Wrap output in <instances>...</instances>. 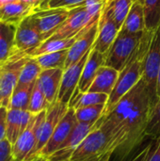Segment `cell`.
<instances>
[{
  "label": "cell",
  "mask_w": 160,
  "mask_h": 161,
  "mask_svg": "<svg viewBox=\"0 0 160 161\" xmlns=\"http://www.w3.org/2000/svg\"><path fill=\"white\" fill-rule=\"evenodd\" d=\"M157 102L141 78L110 113L99 120L100 127L109 137L108 153L123 159L141 143Z\"/></svg>",
  "instance_id": "1"
},
{
  "label": "cell",
  "mask_w": 160,
  "mask_h": 161,
  "mask_svg": "<svg viewBox=\"0 0 160 161\" xmlns=\"http://www.w3.org/2000/svg\"><path fill=\"white\" fill-rule=\"evenodd\" d=\"M156 30V29H155ZM155 30L145 29L140 45L136 49L134 55L126 64V66L120 72L115 87L108 97L103 116H107L112 111L120 100L128 93L141 79L143 73V63L148 49L150 47Z\"/></svg>",
  "instance_id": "2"
},
{
  "label": "cell",
  "mask_w": 160,
  "mask_h": 161,
  "mask_svg": "<svg viewBox=\"0 0 160 161\" xmlns=\"http://www.w3.org/2000/svg\"><path fill=\"white\" fill-rule=\"evenodd\" d=\"M142 35L143 31L138 33L119 32L113 44L105 54V65L121 72L126 66L136 49L140 45Z\"/></svg>",
  "instance_id": "3"
},
{
  "label": "cell",
  "mask_w": 160,
  "mask_h": 161,
  "mask_svg": "<svg viewBox=\"0 0 160 161\" xmlns=\"http://www.w3.org/2000/svg\"><path fill=\"white\" fill-rule=\"evenodd\" d=\"M28 56L17 54L0 65V107L8 108L11 96L18 85L22 68Z\"/></svg>",
  "instance_id": "4"
},
{
  "label": "cell",
  "mask_w": 160,
  "mask_h": 161,
  "mask_svg": "<svg viewBox=\"0 0 160 161\" xmlns=\"http://www.w3.org/2000/svg\"><path fill=\"white\" fill-rule=\"evenodd\" d=\"M109 137L100 126L91 131L79 144L69 161H97L108 154ZM111 154V153H110Z\"/></svg>",
  "instance_id": "5"
},
{
  "label": "cell",
  "mask_w": 160,
  "mask_h": 161,
  "mask_svg": "<svg viewBox=\"0 0 160 161\" xmlns=\"http://www.w3.org/2000/svg\"><path fill=\"white\" fill-rule=\"evenodd\" d=\"M68 109V105H65L58 101L55 102L49 107V108L46 110L45 118L39 128L37 143L26 161H31L39 158V154L49 142L57 125L64 117Z\"/></svg>",
  "instance_id": "6"
},
{
  "label": "cell",
  "mask_w": 160,
  "mask_h": 161,
  "mask_svg": "<svg viewBox=\"0 0 160 161\" xmlns=\"http://www.w3.org/2000/svg\"><path fill=\"white\" fill-rule=\"evenodd\" d=\"M160 67V24L156 28L150 47L146 54L143 63L142 79L145 82L152 95L158 100L157 96V84Z\"/></svg>",
  "instance_id": "7"
},
{
  "label": "cell",
  "mask_w": 160,
  "mask_h": 161,
  "mask_svg": "<svg viewBox=\"0 0 160 161\" xmlns=\"http://www.w3.org/2000/svg\"><path fill=\"white\" fill-rule=\"evenodd\" d=\"M46 115V110L34 115L27 127L12 144V155L16 161H26L32 153L38 139L39 128Z\"/></svg>",
  "instance_id": "8"
},
{
  "label": "cell",
  "mask_w": 160,
  "mask_h": 161,
  "mask_svg": "<svg viewBox=\"0 0 160 161\" xmlns=\"http://www.w3.org/2000/svg\"><path fill=\"white\" fill-rule=\"evenodd\" d=\"M30 15L25 18L17 26L14 41V56L17 54L28 56L44 42Z\"/></svg>",
  "instance_id": "9"
},
{
  "label": "cell",
  "mask_w": 160,
  "mask_h": 161,
  "mask_svg": "<svg viewBox=\"0 0 160 161\" xmlns=\"http://www.w3.org/2000/svg\"><path fill=\"white\" fill-rule=\"evenodd\" d=\"M100 126V122L95 124L88 123H77L68 139L60 145V147L51 156H49L46 160L48 161H69L74 152L83 142V140L94 129Z\"/></svg>",
  "instance_id": "10"
},
{
  "label": "cell",
  "mask_w": 160,
  "mask_h": 161,
  "mask_svg": "<svg viewBox=\"0 0 160 161\" xmlns=\"http://www.w3.org/2000/svg\"><path fill=\"white\" fill-rule=\"evenodd\" d=\"M70 10L64 8H52L37 10L33 12L30 17L41 33L43 41L48 40L58 27L66 21Z\"/></svg>",
  "instance_id": "11"
},
{
  "label": "cell",
  "mask_w": 160,
  "mask_h": 161,
  "mask_svg": "<svg viewBox=\"0 0 160 161\" xmlns=\"http://www.w3.org/2000/svg\"><path fill=\"white\" fill-rule=\"evenodd\" d=\"M100 17V16H99ZM97 18H91L84 6L70 10L66 21L58 27V29L49 39H67L78 35L81 31L92 25Z\"/></svg>",
  "instance_id": "12"
},
{
  "label": "cell",
  "mask_w": 160,
  "mask_h": 161,
  "mask_svg": "<svg viewBox=\"0 0 160 161\" xmlns=\"http://www.w3.org/2000/svg\"><path fill=\"white\" fill-rule=\"evenodd\" d=\"M77 123L78 122L75 117L74 109L69 108L64 117L57 125L49 142L39 154V158L46 159L49 156L54 154L60 147V145L68 139Z\"/></svg>",
  "instance_id": "13"
},
{
  "label": "cell",
  "mask_w": 160,
  "mask_h": 161,
  "mask_svg": "<svg viewBox=\"0 0 160 161\" xmlns=\"http://www.w3.org/2000/svg\"><path fill=\"white\" fill-rule=\"evenodd\" d=\"M119 32L120 29L112 19L109 9L106 4L99 17L97 38L92 48L102 54H106L113 44Z\"/></svg>",
  "instance_id": "14"
},
{
  "label": "cell",
  "mask_w": 160,
  "mask_h": 161,
  "mask_svg": "<svg viewBox=\"0 0 160 161\" xmlns=\"http://www.w3.org/2000/svg\"><path fill=\"white\" fill-rule=\"evenodd\" d=\"M91 51V50H90L80 60L71 65L70 67L64 69L57 101L63 103L65 105L69 104L72 96L74 95L75 90L78 87L82 71L84 69V66L86 64V61Z\"/></svg>",
  "instance_id": "15"
},
{
  "label": "cell",
  "mask_w": 160,
  "mask_h": 161,
  "mask_svg": "<svg viewBox=\"0 0 160 161\" xmlns=\"http://www.w3.org/2000/svg\"><path fill=\"white\" fill-rule=\"evenodd\" d=\"M98 23H99V19L96 20L92 25H91L88 28L84 29L79 34L74 43L68 51V56H67L64 69L70 67L71 65L80 60L90 50L92 49L93 44L97 38Z\"/></svg>",
  "instance_id": "16"
},
{
  "label": "cell",
  "mask_w": 160,
  "mask_h": 161,
  "mask_svg": "<svg viewBox=\"0 0 160 161\" xmlns=\"http://www.w3.org/2000/svg\"><path fill=\"white\" fill-rule=\"evenodd\" d=\"M63 71V69L42 70L36 81V84L50 105L54 104L58 100Z\"/></svg>",
  "instance_id": "17"
},
{
  "label": "cell",
  "mask_w": 160,
  "mask_h": 161,
  "mask_svg": "<svg viewBox=\"0 0 160 161\" xmlns=\"http://www.w3.org/2000/svg\"><path fill=\"white\" fill-rule=\"evenodd\" d=\"M34 115L28 110L8 109L7 117V135L6 139L12 144L17 141L22 132L27 127Z\"/></svg>",
  "instance_id": "18"
},
{
  "label": "cell",
  "mask_w": 160,
  "mask_h": 161,
  "mask_svg": "<svg viewBox=\"0 0 160 161\" xmlns=\"http://www.w3.org/2000/svg\"><path fill=\"white\" fill-rule=\"evenodd\" d=\"M105 60H106L105 54H102L93 48L91 49L88 57V59L86 61V64L84 66V69L82 71L80 81L77 87L80 92L85 93L89 92V89L91 88L99 68L105 65Z\"/></svg>",
  "instance_id": "19"
},
{
  "label": "cell",
  "mask_w": 160,
  "mask_h": 161,
  "mask_svg": "<svg viewBox=\"0 0 160 161\" xmlns=\"http://www.w3.org/2000/svg\"><path fill=\"white\" fill-rule=\"evenodd\" d=\"M119 74L120 72L114 68L106 65L101 66L88 92H99L110 95L118 80Z\"/></svg>",
  "instance_id": "20"
},
{
  "label": "cell",
  "mask_w": 160,
  "mask_h": 161,
  "mask_svg": "<svg viewBox=\"0 0 160 161\" xmlns=\"http://www.w3.org/2000/svg\"><path fill=\"white\" fill-rule=\"evenodd\" d=\"M34 11V8L17 0L0 8V22L18 26L25 18L32 14Z\"/></svg>",
  "instance_id": "21"
},
{
  "label": "cell",
  "mask_w": 160,
  "mask_h": 161,
  "mask_svg": "<svg viewBox=\"0 0 160 161\" xmlns=\"http://www.w3.org/2000/svg\"><path fill=\"white\" fill-rule=\"evenodd\" d=\"M146 29L144 6L141 1H134L120 33H138Z\"/></svg>",
  "instance_id": "22"
},
{
  "label": "cell",
  "mask_w": 160,
  "mask_h": 161,
  "mask_svg": "<svg viewBox=\"0 0 160 161\" xmlns=\"http://www.w3.org/2000/svg\"><path fill=\"white\" fill-rule=\"evenodd\" d=\"M17 25L0 22V65L14 56V41Z\"/></svg>",
  "instance_id": "23"
},
{
  "label": "cell",
  "mask_w": 160,
  "mask_h": 161,
  "mask_svg": "<svg viewBox=\"0 0 160 161\" xmlns=\"http://www.w3.org/2000/svg\"><path fill=\"white\" fill-rule=\"evenodd\" d=\"M109 95L99 92H80L78 89L75 90L68 106L71 108L78 109L95 105H107Z\"/></svg>",
  "instance_id": "24"
},
{
  "label": "cell",
  "mask_w": 160,
  "mask_h": 161,
  "mask_svg": "<svg viewBox=\"0 0 160 161\" xmlns=\"http://www.w3.org/2000/svg\"><path fill=\"white\" fill-rule=\"evenodd\" d=\"M79 34L73 37V38H67V39H48V40L44 41L39 47H37L35 50H33L28 55V57L36 58V57H39L41 55H44V54H48V53H54V52H58V51H62V50H68L73 46V44L74 43V42L78 38Z\"/></svg>",
  "instance_id": "25"
},
{
  "label": "cell",
  "mask_w": 160,
  "mask_h": 161,
  "mask_svg": "<svg viewBox=\"0 0 160 161\" xmlns=\"http://www.w3.org/2000/svg\"><path fill=\"white\" fill-rule=\"evenodd\" d=\"M41 71L42 69L37 59L32 57H27V59L22 68L17 87H25L35 84Z\"/></svg>",
  "instance_id": "26"
},
{
  "label": "cell",
  "mask_w": 160,
  "mask_h": 161,
  "mask_svg": "<svg viewBox=\"0 0 160 161\" xmlns=\"http://www.w3.org/2000/svg\"><path fill=\"white\" fill-rule=\"evenodd\" d=\"M133 3V0H108L107 3L110 15L120 30L127 17V14L129 13Z\"/></svg>",
  "instance_id": "27"
},
{
  "label": "cell",
  "mask_w": 160,
  "mask_h": 161,
  "mask_svg": "<svg viewBox=\"0 0 160 161\" xmlns=\"http://www.w3.org/2000/svg\"><path fill=\"white\" fill-rule=\"evenodd\" d=\"M68 50H62L54 53H48L36 57L38 63L42 70L47 69H63L65 67V62L68 56Z\"/></svg>",
  "instance_id": "28"
},
{
  "label": "cell",
  "mask_w": 160,
  "mask_h": 161,
  "mask_svg": "<svg viewBox=\"0 0 160 161\" xmlns=\"http://www.w3.org/2000/svg\"><path fill=\"white\" fill-rule=\"evenodd\" d=\"M34 85L35 84L25 87H16L11 96L8 109L13 108L19 110H27Z\"/></svg>",
  "instance_id": "29"
},
{
  "label": "cell",
  "mask_w": 160,
  "mask_h": 161,
  "mask_svg": "<svg viewBox=\"0 0 160 161\" xmlns=\"http://www.w3.org/2000/svg\"><path fill=\"white\" fill-rule=\"evenodd\" d=\"M105 108L106 105H95L74 109L76 120L78 123L95 124L103 117Z\"/></svg>",
  "instance_id": "30"
},
{
  "label": "cell",
  "mask_w": 160,
  "mask_h": 161,
  "mask_svg": "<svg viewBox=\"0 0 160 161\" xmlns=\"http://www.w3.org/2000/svg\"><path fill=\"white\" fill-rule=\"evenodd\" d=\"M146 29L155 30L160 24V0H143Z\"/></svg>",
  "instance_id": "31"
},
{
  "label": "cell",
  "mask_w": 160,
  "mask_h": 161,
  "mask_svg": "<svg viewBox=\"0 0 160 161\" xmlns=\"http://www.w3.org/2000/svg\"><path fill=\"white\" fill-rule=\"evenodd\" d=\"M50 106L51 105L48 103L45 96L43 95V93L41 92V91L40 90L38 85L35 83L32 93H31L27 110L30 113H32L33 115H36L44 110H47Z\"/></svg>",
  "instance_id": "32"
},
{
  "label": "cell",
  "mask_w": 160,
  "mask_h": 161,
  "mask_svg": "<svg viewBox=\"0 0 160 161\" xmlns=\"http://www.w3.org/2000/svg\"><path fill=\"white\" fill-rule=\"evenodd\" d=\"M145 136L151 137L153 140H157L160 137V98L153 108Z\"/></svg>",
  "instance_id": "33"
},
{
  "label": "cell",
  "mask_w": 160,
  "mask_h": 161,
  "mask_svg": "<svg viewBox=\"0 0 160 161\" xmlns=\"http://www.w3.org/2000/svg\"><path fill=\"white\" fill-rule=\"evenodd\" d=\"M86 0H50L45 9L64 8L71 10L73 8L84 6Z\"/></svg>",
  "instance_id": "34"
},
{
  "label": "cell",
  "mask_w": 160,
  "mask_h": 161,
  "mask_svg": "<svg viewBox=\"0 0 160 161\" xmlns=\"http://www.w3.org/2000/svg\"><path fill=\"white\" fill-rule=\"evenodd\" d=\"M108 1V0H86L84 7L86 8L87 12L91 18L94 19L100 16Z\"/></svg>",
  "instance_id": "35"
},
{
  "label": "cell",
  "mask_w": 160,
  "mask_h": 161,
  "mask_svg": "<svg viewBox=\"0 0 160 161\" xmlns=\"http://www.w3.org/2000/svg\"><path fill=\"white\" fill-rule=\"evenodd\" d=\"M0 161H15L12 155V145L7 139L0 142Z\"/></svg>",
  "instance_id": "36"
},
{
  "label": "cell",
  "mask_w": 160,
  "mask_h": 161,
  "mask_svg": "<svg viewBox=\"0 0 160 161\" xmlns=\"http://www.w3.org/2000/svg\"><path fill=\"white\" fill-rule=\"evenodd\" d=\"M7 117H8V108L5 107H0V142L6 139Z\"/></svg>",
  "instance_id": "37"
},
{
  "label": "cell",
  "mask_w": 160,
  "mask_h": 161,
  "mask_svg": "<svg viewBox=\"0 0 160 161\" xmlns=\"http://www.w3.org/2000/svg\"><path fill=\"white\" fill-rule=\"evenodd\" d=\"M146 161H160V137L156 140V143L152 145Z\"/></svg>",
  "instance_id": "38"
},
{
  "label": "cell",
  "mask_w": 160,
  "mask_h": 161,
  "mask_svg": "<svg viewBox=\"0 0 160 161\" xmlns=\"http://www.w3.org/2000/svg\"><path fill=\"white\" fill-rule=\"evenodd\" d=\"M152 145L153 144H149L147 145L144 149H142L133 159L131 161H146L147 158H148V155L151 151V148H152Z\"/></svg>",
  "instance_id": "39"
},
{
  "label": "cell",
  "mask_w": 160,
  "mask_h": 161,
  "mask_svg": "<svg viewBox=\"0 0 160 161\" xmlns=\"http://www.w3.org/2000/svg\"><path fill=\"white\" fill-rule=\"evenodd\" d=\"M18 1L23 2V3H25V4H26V5L32 7V8H34L35 10L38 8V7H39V6L41 5V0H18Z\"/></svg>",
  "instance_id": "40"
},
{
  "label": "cell",
  "mask_w": 160,
  "mask_h": 161,
  "mask_svg": "<svg viewBox=\"0 0 160 161\" xmlns=\"http://www.w3.org/2000/svg\"><path fill=\"white\" fill-rule=\"evenodd\" d=\"M49 1H50V0H41V5L38 7V8H37L35 11H37V10H43V9H45V8H46L47 4L49 3ZM35 11H34V12H35Z\"/></svg>",
  "instance_id": "41"
},
{
  "label": "cell",
  "mask_w": 160,
  "mask_h": 161,
  "mask_svg": "<svg viewBox=\"0 0 160 161\" xmlns=\"http://www.w3.org/2000/svg\"><path fill=\"white\" fill-rule=\"evenodd\" d=\"M157 98H160V67L158 77H157Z\"/></svg>",
  "instance_id": "42"
},
{
  "label": "cell",
  "mask_w": 160,
  "mask_h": 161,
  "mask_svg": "<svg viewBox=\"0 0 160 161\" xmlns=\"http://www.w3.org/2000/svg\"><path fill=\"white\" fill-rule=\"evenodd\" d=\"M15 1H17V0H0V8L5 7L6 5L12 3V2H15Z\"/></svg>",
  "instance_id": "43"
},
{
  "label": "cell",
  "mask_w": 160,
  "mask_h": 161,
  "mask_svg": "<svg viewBox=\"0 0 160 161\" xmlns=\"http://www.w3.org/2000/svg\"><path fill=\"white\" fill-rule=\"evenodd\" d=\"M44 160H45V158H35V159H33V160H31V161H44Z\"/></svg>",
  "instance_id": "44"
},
{
  "label": "cell",
  "mask_w": 160,
  "mask_h": 161,
  "mask_svg": "<svg viewBox=\"0 0 160 161\" xmlns=\"http://www.w3.org/2000/svg\"><path fill=\"white\" fill-rule=\"evenodd\" d=\"M133 1H141V2H143V0H133Z\"/></svg>",
  "instance_id": "45"
},
{
  "label": "cell",
  "mask_w": 160,
  "mask_h": 161,
  "mask_svg": "<svg viewBox=\"0 0 160 161\" xmlns=\"http://www.w3.org/2000/svg\"><path fill=\"white\" fill-rule=\"evenodd\" d=\"M44 161H48V160H46V159H45V160H44Z\"/></svg>",
  "instance_id": "46"
}]
</instances>
